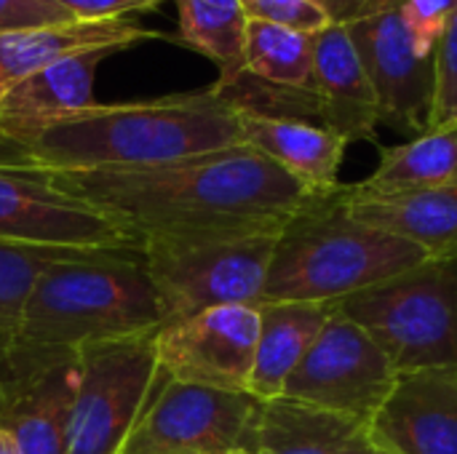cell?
I'll use <instances>...</instances> for the list:
<instances>
[{"instance_id": "obj_1", "label": "cell", "mask_w": 457, "mask_h": 454, "mask_svg": "<svg viewBox=\"0 0 457 454\" xmlns=\"http://www.w3.org/2000/svg\"><path fill=\"white\" fill-rule=\"evenodd\" d=\"M43 177L120 217L142 241L284 227L316 195L249 144L142 169Z\"/></svg>"}, {"instance_id": "obj_2", "label": "cell", "mask_w": 457, "mask_h": 454, "mask_svg": "<svg viewBox=\"0 0 457 454\" xmlns=\"http://www.w3.org/2000/svg\"><path fill=\"white\" fill-rule=\"evenodd\" d=\"M244 144L241 107L217 86L158 99L91 104L0 131V166L35 174L142 169Z\"/></svg>"}, {"instance_id": "obj_3", "label": "cell", "mask_w": 457, "mask_h": 454, "mask_svg": "<svg viewBox=\"0 0 457 454\" xmlns=\"http://www.w3.org/2000/svg\"><path fill=\"white\" fill-rule=\"evenodd\" d=\"M161 326L166 310L145 270V254L88 252L40 273L3 369L80 359L91 348L155 334Z\"/></svg>"}, {"instance_id": "obj_4", "label": "cell", "mask_w": 457, "mask_h": 454, "mask_svg": "<svg viewBox=\"0 0 457 454\" xmlns=\"http://www.w3.org/2000/svg\"><path fill=\"white\" fill-rule=\"evenodd\" d=\"M335 190L316 193L284 225L260 302H340L428 260L420 246L348 217Z\"/></svg>"}, {"instance_id": "obj_5", "label": "cell", "mask_w": 457, "mask_h": 454, "mask_svg": "<svg viewBox=\"0 0 457 454\" xmlns=\"http://www.w3.org/2000/svg\"><path fill=\"white\" fill-rule=\"evenodd\" d=\"M281 230L145 238V270L161 297L166 324L220 305H260Z\"/></svg>"}, {"instance_id": "obj_6", "label": "cell", "mask_w": 457, "mask_h": 454, "mask_svg": "<svg viewBox=\"0 0 457 454\" xmlns=\"http://www.w3.org/2000/svg\"><path fill=\"white\" fill-rule=\"evenodd\" d=\"M335 305L375 337L396 372L457 367V252Z\"/></svg>"}, {"instance_id": "obj_7", "label": "cell", "mask_w": 457, "mask_h": 454, "mask_svg": "<svg viewBox=\"0 0 457 454\" xmlns=\"http://www.w3.org/2000/svg\"><path fill=\"white\" fill-rule=\"evenodd\" d=\"M155 334L99 345L80 356L62 454H123L161 380Z\"/></svg>"}, {"instance_id": "obj_8", "label": "cell", "mask_w": 457, "mask_h": 454, "mask_svg": "<svg viewBox=\"0 0 457 454\" xmlns=\"http://www.w3.org/2000/svg\"><path fill=\"white\" fill-rule=\"evenodd\" d=\"M260 399L169 380L158 388L123 454H249Z\"/></svg>"}, {"instance_id": "obj_9", "label": "cell", "mask_w": 457, "mask_h": 454, "mask_svg": "<svg viewBox=\"0 0 457 454\" xmlns=\"http://www.w3.org/2000/svg\"><path fill=\"white\" fill-rule=\"evenodd\" d=\"M0 241L75 252H142L120 217L75 198L43 174L0 166Z\"/></svg>"}, {"instance_id": "obj_10", "label": "cell", "mask_w": 457, "mask_h": 454, "mask_svg": "<svg viewBox=\"0 0 457 454\" xmlns=\"http://www.w3.org/2000/svg\"><path fill=\"white\" fill-rule=\"evenodd\" d=\"M396 367L375 337L335 313L287 380L284 396L370 423L396 385Z\"/></svg>"}, {"instance_id": "obj_11", "label": "cell", "mask_w": 457, "mask_h": 454, "mask_svg": "<svg viewBox=\"0 0 457 454\" xmlns=\"http://www.w3.org/2000/svg\"><path fill=\"white\" fill-rule=\"evenodd\" d=\"M257 340V305H220L161 326L155 334V356L169 380L249 393Z\"/></svg>"}, {"instance_id": "obj_12", "label": "cell", "mask_w": 457, "mask_h": 454, "mask_svg": "<svg viewBox=\"0 0 457 454\" xmlns=\"http://www.w3.org/2000/svg\"><path fill=\"white\" fill-rule=\"evenodd\" d=\"M378 96L380 123L426 134L434 107V56H423L399 11L345 27Z\"/></svg>"}, {"instance_id": "obj_13", "label": "cell", "mask_w": 457, "mask_h": 454, "mask_svg": "<svg viewBox=\"0 0 457 454\" xmlns=\"http://www.w3.org/2000/svg\"><path fill=\"white\" fill-rule=\"evenodd\" d=\"M364 431L388 454H457V367L399 372Z\"/></svg>"}, {"instance_id": "obj_14", "label": "cell", "mask_w": 457, "mask_h": 454, "mask_svg": "<svg viewBox=\"0 0 457 454\" xmlns=\"http://www.w3.org/2000/svg\"><path fill=\"white\" fill-rule=\"evenodd\" d=\"M78 383L80 359L0 372V428L21 454H62Z\"/></svg>"}, {"instance_id": "obj_15", "label": "cell", "mask_w": 457, "mask_h": 454, "mask_svg": "<svg viewBox=\"0 0 457 454\" xmlns=\"http://www.w3.org/2000/svg\"><path fill=\"white\" fill-rule=\"evenodd\" d=\"M335 195L348 217L404 238L428 257L457 252V185L370 190L356 182L337 185Z\"/></svg>"}, {"instance_id": "obj_16", "label": "cell", "mask_w": 457, "mask_h": 454, "mask_svg": "<svg viewBox=\"0 0 457 454\" xmlns=\"http://www.w3.org/2000/svg\"><path fill=\"white\" fill-rule=\"evenodd\" d=\"M311 91L319 104V126L337 131L348 142L378 139V96L343 24H329L313 35Z\"/></svg>"}, {"instance_id": "obj_17", "label": "cell", "mask_w": 457, "mask_h": 454, "mask_svg": "<svg viewBox=\"0 0 457 454\" xmlns=\"http://www.w3.org/2000/svg\"><path fill=\"white\" fill-rule=\"evenodd\" d=\"M155 37L131 19L115 21H62L0 32V96L27 75L80 51L131 48Z\"/></svg>"}, {"instance_id": "obj_18", "label": "cell", "mask_w": 457, "mask_h": 454, "mask_svg": "<svg viewBox=\"0 0 457 454\" xmlns=\"http://www.w3.org/2000/svg\"><path fill=\"white\" fill-rule=\"evenodd\" d=\"M241 134L244 144L276 161L284 171L297 177L311 190L327 193L340 185L337 174L351 142L337 131L300 118L241 110Z\"/></svg>"}, {"instance_id": "obj_19", "label": "cell", "mask_w": 457, "mask_h": 454, "mask_svg": "<svg viewBox=\"0 0 457 454\" xmlns=\"http://www.w3.org/2000/svg\"><path fill=\"white\" fill-rule=\"evenodd\" d=\"M118 51L120 48L80 51L13 83L0 96V131L40 126L91 107L96 70Z\"/></svg>"}, {"instance_id": "obj_20", "label": "cell", "mask_w": 457, "mask_h": 454, "mask_svg": "<svg viewBox=\"0 0 457 454\" xmlns=\"http://www.w3.org/2000/svg\"><path fill=\"white\" fill-rule=\"evenodd\" d=\"M260 340L249 393L260 401L284 396L287 380L300 367L335 302H260Z\"/></svg>"}, {"instance_id": "obj_21", "label": "cell", "mask_w": 457, "mask_h": 454, "mask_svg": "<svg viewBox=\"0 0 457 454\" xmlns=\"http://www.w3.org/2000/svg\"><path fill=\"white\" fill-rule=\"evenodd\" d=\"M367 423L289 396L260 401L249 454H340Z\"/></svg>"}, {"instance_id": "obj_22", "label": "cell", "mask_w": 457, "mask_h": 454, "mask_svg": "<svg viewBox=\"0 0 457 454\" xmlns=\"http://www.w3.org/2000/svg\"><path fill=\"white\" fill-rule=\"evenodd\" d=\"M179 40L217 64V88L236 86L244 75V43L249 16L241 0H177Z\"/></svg>"}, {"instance_id": "obj_23", "label": "cell", "mask_w": 457, "mask_h": 454, "mask_svg": "<svg viewBox=\"0 0 457 454\" xmlns=\"http://www.w3.org/2000/svg\"><path fill=\"white\" fill-rule=\"evenodd\" d=\"M359 185L370 190L457 185V123L431 128L404 144L380 147L378 169Z\"/></svg>"}, {"instance_id": "obj_24", "label": "cell", "mask_w": 457, "mask_h": 454, "mask_svg": "<svg viewBox=\"0 0 457 454\" xmlns=\"http://www.w3.org/2000/svg\"><path fill=\"white\" fill-rule=\"evenodd\" d=\"M246 75L284 91H311L313 35L249 19L244 43Z\"/></svg>"}, {"instance_id": "obj_25", "label": "cell", "mask_w": 457, "mask_h": 454, "mask_svg": "<svg viewBox=\"0 0 457 454\" xmlns=\"http://www.w3.org/2000/svg\"><path fill=\"white\" fill-rule=\"evenodd\" d=\"M80 254H88V252L0 241V369L8 364L16 348L24 308L40 273L54 262L72 260Z\"/></svg>"}, {"instance_id": "obj_26", "label": "cell", "mask_w": 457, "mask_h": 454, "mask_svg": "<svg viewBox=\"0 0 457 454\" xmlns=\"http://www.w3.org/2000/svg\"><path fill=\"white\" fill-rule=\"evenodd\" d=\"M457 123V5L434 51V107L431 128Z\"/></svg>"}, {"instance_id": "obj_27", "label": "cell", "mask_w": 457, "mask_h": 454, "mask_svg": "<svg viewBox=\"0 0 457 454\" xmlns=\"http://www.w3.org/2000/svg\"><path fill=\"white\" fill-rule=\"evenodd\" d=\"M241 5L254 21H268L308 35H316L332 24L316 0H241Z\"/></svg>"}, {"instance_id": "obj_28", "label": "cell", "mask_w": 457, "mask_h": 454, "mask_svg": "<svg viewBox=\"0 0 457 454\" xmlns=\"http://www.w3.org/2000/svg\"><path fill=\"white\" fill-rule=\"evenodd\" d=\"M457 0H402L399 13L404 27L423 56H434L436 43L455 11Z\"/></svg>"}, {"instance_id": "obj_29", "label": "cell", "mask_w": 457, "mask_h": 454, "mask_svg": "<svg viewBox=\"0 0 457 454\" xmlns=\"http://www.w3.org/2000/svg\"><path fill=\"white\" fill-rule=\"evenodd\" d=\"M78 21L54 0H0V32Z\"/></svg>"}, {"instance_id": "obj_30", "label": "cell", "mask_w": 457, "mask_h": 454, "mask_svg": "<svg viewBox=\"0 0 457 454\" xmlns=\"http://www.w3.org/2000/svg\"><path fill=\"white\" fill-rule=\"evenodd\" d=\"M78 21H115L155 8L161 0H54Z\"/></svg>"}, {"instance_id": "obj_31", "label": "cell", "mask_w": 457, "mask_h": 454, "mask_svg": "<svg viewBox=\"0 0 457 454\" xmlns=\"http://www.w3.org/2000/svg\"><path fill=\"white\" fill-rule=\"evenodd\" d=\"M316 3L324 8L332 24H343V27L388 11H399L402 5V0H316Z\"/></svg>"}, {"instance_id": "obj_32", "label": "cell", "mask_w": 457, "mask_h": 454, "mask_svg": "<svg viewBox=\"0 0 457 454\" xmlns=\"http://www.w3.org/2000/svg\"><path fill=\"white\" fill-rule=\"evenodd\" d=\"M340 454H388V452H386V450H380V447L367 436V431H361V433H359V436H356V439H353V442H351V444H348V447H345Z\"/></svg>"}, {"instance_id": "obj_33", "label": "cell", "mask_w": 457, "mask_h": 454, "mask_svg": "<svg viewBox=\"0 0 457 454\" xmlns=\"http://www.w3.org/2000/svg\"><path fill=\"white\" fill-rule=\"evenodd\" d=\"M0 454H21L16 439H13L5 428H0Z\"/></svg>"}, {"instance_id": "obj_34", "label": "cell", "mask_w": 457, "mask_h": 454, "mask_svg": "<svg viewBox=\"0 0 457 454\" xmlns=\"http://www.w3.org/2000/svg\"><path fill=\"white\" fill-rule=\"evenodd\" d=\"M142 454H163V452H142Z\"/></svg>"}]
</instances>
